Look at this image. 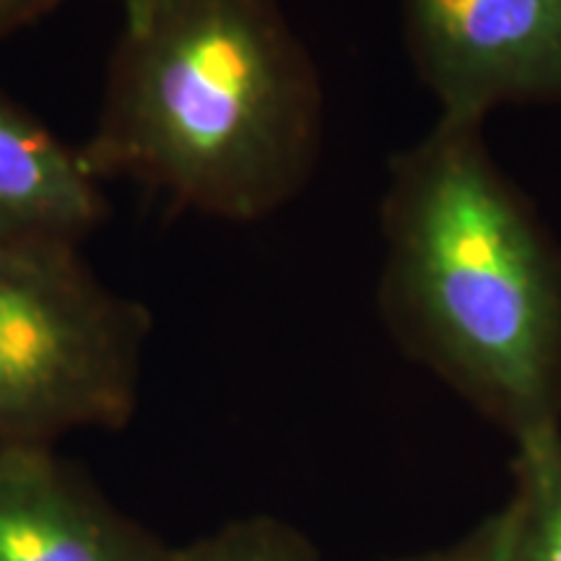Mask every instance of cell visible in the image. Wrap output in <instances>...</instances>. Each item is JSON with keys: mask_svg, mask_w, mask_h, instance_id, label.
Here are the masks:
<instances>
[{"mask_svg": "<svg viewBox=\"0 0 561 561\" xmlns=\"http://www.w3.org/2000/svg\"><path fill=\"white\" fill-rule=\"evenodd\" d=\"M377 312L398 348L515 447L561 434V242L491 157L439 121L390 159Z\"/></svg>", "mask_w": 561, "mask_h": 561, "instance_id": "1", "label": "cell"}, {"mask_svg": "<svg viewBox=\"0 0 561 561\" xmlns=\"http://www.w3.org/2000/svg\"><path fill=\"white\" fill-rule=\"evenodd\" d=\"M322 140L318 62L280 0H149L121 32L81 153L102 182L255 224L310 185Z\"/></svg>", "mask_w": 561, "mask_h": 561, "instance_id": "2", "label": "cell"}, {"mask_svg": "<svg viewBox=\"0 0 561 561\" xmlns=\"http://www.w3.org/2000/svg\"><path fill=\"white\" fill-rule=\"evenodd\" d=\"M149 310L79 248L0 242V450L121 432L136 416Z\"/></svg>", "mask_w": 561, "mask_h": 561, "instance_id": "3", "label": "cell"}, {"mask_svg": "<svg viewBox=\"0 0 561 561\" xmlns=\"http://www.w3.org/2000/svg\"><path fill=\"white\" fill-rule=\"evenodd\" d=\"M401 21L439 121L561 107V0H401Z\"/></svg>", "mask_w": 561, "mask_h": 561, "instance_id": "4", "label": "cell"}, {"mask_svg": "<svg viewBox=\"0 0 561 561\" xmlns=\"http://www.w3.org/2000/svg\"><path fill=\"white\" fill-rule=\"evenodd\" d=\"M170 549L55 447L0 450V561H167Z\"/></svg>", "mask_w": 561, "mask_h": 561, "instance_id": "5", "label": "cell"}, {"mask_svg": "<svg viewBox=\"0 0 561 561\" xmlns=\"http://www.w3.org/2000/svg\"><path fill=\"white\" fill-rule=\"evenodd\" d=\"M110 216L81 149L0 94V242L79 248Z\"/></svg>", "mask_w": 561, "mask_h": 561, "instance_id": "6", "label": "cell"}, {"mask_svg": "<svg viewBox=\"0 0 561 561\" xmlns=\"http://www.w3.org/2000/svg\"><path fill=\"white\" fill-rule=\"evenodd\" d=\"M515 561H561V434L515 447Z\"/></svg>", "mask_w": 561, "mask_h": 561, "instance_id": "7", "label": "cell"}, {"mask_svg": "<svg viewBox=\"0 0 561 561\" xmlns=\"http://www.w3.org/2000/svg\"><path fill=\"white\" fill-rule=\"evenodd\" d=\"M167 561H322L305 533L271 515H252L172 546Z\"/></svg>", "mask_w": 561, "mask_h": 561, "instance_id": "8", "label": "cell"}, {"mask_svg": "<svg viewBox=\"0 0 561 561\" xmlns=\"http://www.w3.org/2000/svg\"><path fill=\"white\" fill-rule=\"evenodd\" d=\"M405 561H515V512L504 502L502 510L445 549Z\"/></svg>", "mask_w": 561, "mask_h": 561, "instance_id": "9", "label": "cell"}, {"mask_svg": "<svg viewBox=\"0 0 561 561\" xmlns=\"http://www.w3.org/2000/svg\"><path fill=\"white\" fill-rule=\"evenodd\" d=\"M68 0H0V39L37 24Z\"/></svg>", "mask_w": 561, "mask_h": 561, "instance_id": "10", "label": "cell"}, {"mask_svg": "<svg viewBox=\"0 0 561 561\" xmlns=\"http://www.w3.org/2000/svg\"><path fill=\"white\" fill-rule=\"evenodd\" d=\"M123 3V30H133L144 21L149 11V0H121Z\"/></svg>", "mask_w": 561, "mask_h": 561, "instance_id": "11", "label": "cell"}]
</instances>
